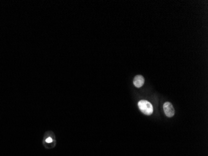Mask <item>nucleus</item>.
Masks as SVG:
<instances>
[{"mask_svg": "<svg viewBox=\"0 0 208 156\" xmlns=\"http://www.w3.org/2000/svg\"><path fill=\"white\" fill-rule=\"evenodd\" d=\"M46 142H47V143H51V142H52L53 139H52V138H48L46 140Z\"/></svg>", "mask_w": 208, "mask_h": 156, "instance_id": "4", "label": "nucleus"}, {"mask_svg": "<svg viewBox=\"0 0 208 156\" xmlns=\"http://www.w3.org/2000/svg\"><path fill=\"white\" fill-rule=\"evenodd\" d=\"M138 108L142 113L145 115H150L153 112V108L152 104L146 100H141L138 103Z\"/></svg>", "mask_w": 208, "mask_h": 156, "instance_id": "1", "label": "nucleus"}, {"mask_svg": "<svg viewBox=\"0 0 208 156\" xmlns=\"http://www.w3.org/2000/svg\"><path fill=\"white\" fill-rule=\"evenodd\" d=\"M163 110L165 114L168 118H172L175 114V111L173 108V106L170 102H166L163 104Z\"/></svg>", "mask_w": 208, "mask_h": 156, "instance_id": "2", "label": "nucleus"}, {"mask_svg": "<svg viewBox=\"0 0 208 156\" xmlns=\"http://www.w3.org/2000/svg\"><path fill=\"white\" fill-rule=\"evenodd\" d=\"M145 83L144 77L142 75H137L133 79V84L136 87H141Z\"/></svg>", "mask_w": 208, "mask_h": 156, "instance_id": "3", "label": "nucleus"}]
</instances>
